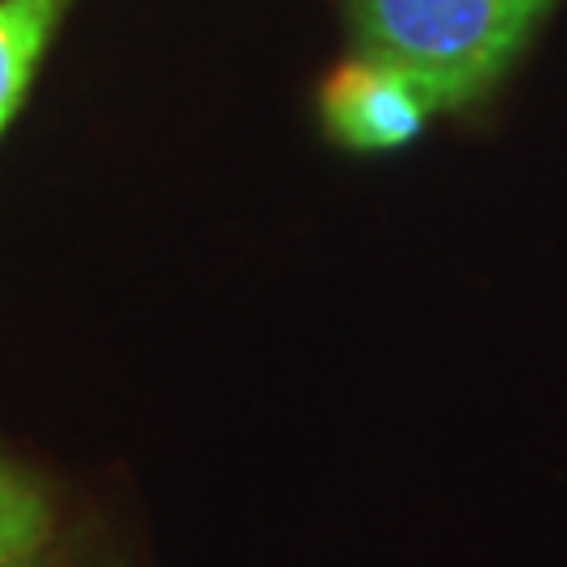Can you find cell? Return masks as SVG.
Segmentation results:
<instances>
[{
  "instance_id": "obj_2",
  "label": "cell",
  "mask_w": 567,
  "mask_h": 567,
  "mask_svg": "<svg viewBox=\"0 0 567 567\" xmlns=\"http://www.w3.org/2000/svg\"><path fill=\"white\" fill-rule=\"evenodd\" d=\"M316 110L328 140L358 156L400 152L421 140L429 122L442 114L421 76L365 51L344 55L328 72L316 93Z\"/></svg>"
},
{
  "instance_id": "obj_3",
  "label": "cell",
  "mask_w": 567,
  "mask_h": 567,
  "mask_svg": "<svg viewBox=\"0 0 567 567\" xmlns=\"http://www.w3.org/2000/svg\"><path fill=\"white\" fill-rule=\"evenodd\" d=\"M72 4L76 0H0V135L30 97Z\"/></svg>"
},
{
  "instance_id": "obj_4",
  "label": "cell",
  "mask_w": 567,
  "mask_h": 567,
  "mask_svg": "<svg viewBox=\"0 0 567 567\" xmlns=\"http://www.w3.org/2000/svg\"><path fill=\"white\" fill-rule=\"evenodd\" d=\"M55 538V505L39 475L0 458V567L42 564Z\"/></svg>"
},
{
  "instance_id": "obj_1",
  "label": "cell",
  "mask_w": 567,
  "mask_h": 567,
  "mask_svg": "<svg viewBox=\"0 0 567 567\" xmlns=\"http://www.w3.org/2000/svg\"><path fill=\"white\" fill-rule=\"evenodd\" d=\"M564 0H344L353 51L408 68L442 114L484 102Z\"/></svg>"
},
{
  "instance_id": "obj_5",
  "label": "cell",
  "mask_w": 567,
  "mask_h": 567,
  "mask_svg": "<svg viewBox=\"0 0 567 567\" xmlns=\"http://www.w3.org/2000/svg\"><path fill=\"white\" fill-rule=\"evenodd\" d=\"M25 567H47V564H25Z\"/></svg>"
}]
</instances>
